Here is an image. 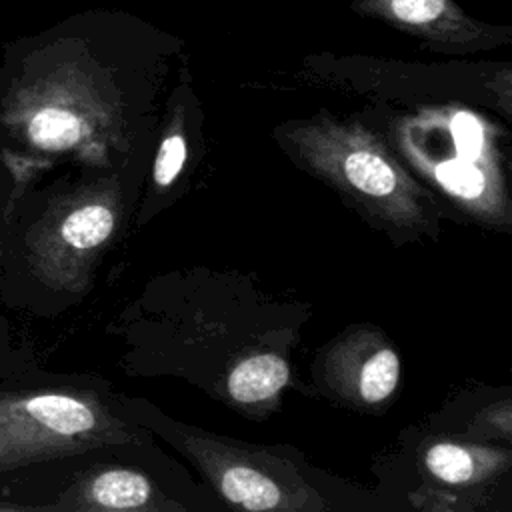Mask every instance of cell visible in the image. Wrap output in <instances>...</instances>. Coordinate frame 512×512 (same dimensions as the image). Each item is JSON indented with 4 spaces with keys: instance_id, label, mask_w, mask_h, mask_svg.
<instances>
[{
    "instance_id": "cell-1",
    "label": "cell",
    "mask_w": 512,
    "mask_h": 512,
    "mask_svg": "<svg viewBox=\"0 0 512 512\" xmlns=\"http://www.w3.org/2000/svg\"><path fill=\"white\" fill-rule=\"evenodd\" d=\"M0 80V128L16 176H32L64 154L104 166L124 148L118 104L78 30L60 26L10 42Z\"/></svg>"
},
{
    "instance_id": "cell-2",
    "label": "cell",
    "mask_w": 512,
    "mask_h": 512,
    "mask_svg": "<svg viewBox=\"0 0 512 512\" xmlns=\"http://www.w3.org/2000/svg\"><path fill=\"white\" fill-rule=\"evenodd\" d=\"M286 142L302 164L382 222L426 224V196L388 148L356 124L314 120L290 126Z\"/></svg>"
},
{
    "instance_id": "cell-3",
    "label": "cell",
    "mask_w": 512,
    "mask_h": 512,
    "mask_svg": "<svg viewBox=\"0 0 512 512\" xmlns=\"http://www.w3.org/2000/svg\"><path fill=\"white\" fill-rule=\"evenodd\" d=\"M132 440V430L94 396L26 392L0 396V470Z\"/></svg>"
},
{
    "instance_id": "cell-4",
    "label": "cell",
    "mask_w": 512,
    "mask_h": 512,
    "mask_svg": "<svg viewBox=\"0 0 512 512\" xmlns=\"http://www.w3.org/2000/svg\"><path fill=\"white\" fill-rule=\"evenodd\" d=\"M118 216L116 180H98L54 200L24 238L32 274L52 290H86Z\"/></svg>"
},
{
    "instance_id": "cell-5",
    "label": "cell",
    "mask_w": 512,
    "mask_h": 512,
    "mask_svg": "<svg viewBox=\"0 0 512 512\" xmlns=\"http://www.w3.org/2000/svg\"><path fill=\"white\" fill-rule=\"evenodd\" d=\"M184 450L202 468L226 502L246 510H326L328 504L294 472L290 462L268 452L234 448L224 440L186 434Z\"/></svg>"
},
{
    "instance_id": "cell-6",
    "label": "cell",
    "mask_w": 512,
    "mask_h": 512,
    "mask_svg": "<svg viewBox=\"0 0 512 512\" xmlns=\"http://www.w3.org/2000/svg\"><path fill=\"white\" fill-rule=\"evenodd\" d=\"M326 374L336 392L358 404L388 400L400 378L398 354L382 336L354 334L328 356Z\"/></svg>"
},
{
    "instance_id": "cell-7",
    "label": "cell",
    "mask_w": 512,
    "mask_h": 512,
    "mask_svg": "<svg viewBox=\"0 0 512 512\" xmlns=\"http://www.w3.org/2000/svg\"><path fill=\"white\" fill-rule=\"evenodd\" d=\"M66 508L76 510H162L182 508L166 502L148 476L130 468H108L84 478L68 500Z\"/></svg>"
},
{
    "instance_id": "cell-8",
    "label": "cell",
    "mask_w": 512,
    "mask_h": 512,
    "mask_svg": "<svg viewBox=\"0 0 512 512\" xmlns=\"http://www.w3.org/2000/svg\"><path fill=\"white\" fill-rule=\"evenodd\" d=\"M510 464V456L498 448L460 444V442H434L424 454L426 470L440 482L450 486L480 484Z\"/></svg>"
},
{
    "instance_id": "cell-9",
    "label": "cell",
    "mask_w": 512,
    "mask_h": 512,
    "mask_svg": "<svg viewBox=\"0 0 512 512\" xmlns=\"http://www.w3.org/2000/svg\"><path fill=\"white\" fill-rule=\"evenodd\" d=\"M290 368L284 358L272 352L242 358L226 378V390L238 404H258L286 386Z\"/></svg>"
},
{
    "instance_id": "cell-10",
    "label": "cell",
    "mask_w": 512,
    "mask_h": 512,
    "mask_svg": "<svg viewBox=\"0 0 512 512\" xmlns=\"http://www.w3.org/2000/svg\"><path fill=\"white\" fill-rule=\"evenodd\" d=\"M184 162H186V138L182 132L180 116H178V120L174 118V124L160 140L156 160H154V184L158 188H168L182 172Z\"/></svg>"
},
{
    "instance_id": "cell-11",
    "label": "cell",
    "mask_w": 512,
    "mask_h": 512,
    "mask_svg": "<svg viewBox=\"0 0 512 512\" xmlns=\"http://www.w3.org/2000/svg\"><path fill=\"white\" fill-rule=\"evenodd\" d=\"M448 8V0H390V12L400 22L412 26H430L438 22Z\"/></svg>"
},
{
    "instance_id": "cell-12",
    "label": "cell",
    "mask_w": 512,
    "mask_h": 512,
    "mask_svg": "<svg viewBox=\"0 0 512 512\" xmlns=\"http://www.w3.org/2000/svg\"><path fill=\"white\" fill-rule=\"evenodd\" d=\"M478 418L488 420V428H484V436H494L500 434L504 438H510V404L502 402V404H494L490 408H486L484 412L478 414Z\"/></svg>"
}]
</instances>
